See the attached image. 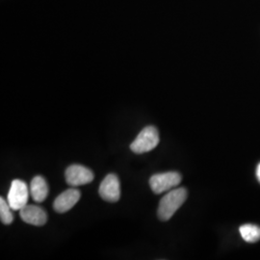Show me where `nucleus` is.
I'll return each mask as SVG.
<instances>
[{"label":"nucleus","instance_id":"f257e3e1","mask_svg":"<svg viewBox=\"0 0 260 260\" xmlns=\"http://www.w3.org/2000/svg\"><path fill=\"white\" fill-rule=\"evenodd\" d=\"M187 190L183 187L174 189L164 196L158 206L157 216L159 220L166 222L169 221L178 208L184 204L187 199Z\"/></svg>","mask_w":260,"mask_h":260},{"label":"nucleus","instance_id":"f03ea898","mask_svg":"<svg viewBox=\"0 0 260 260\" xmlns=\"http://www.w3.org/2000/svg\"><path fill=\"white\" fill-rule=\"evenodd\" d=\"M159 141L157 128L153 125H149L142 130L136 139L132 142L130 149L137 154L149 152L157 147Z\"/></svg>","mask_w":260,"mask_h":260},{"label":"nucleus","instance_id":"7ed1b4c3","mask_svg":"<svg viewBox=\"0 0 260 260\" xmlns=\"http://www.w3.org/2000/svg\"><path fill=\"white\" fill-rule=\"evenodd\" d=\"M181 179V175L177 172L156 174L149 178V185L153 193L161 194L179 185Z\"/></svg>","mask_w":260,"mask_h":260},{"label":"nucleus","instance_id":"20e7f679","mask_svg":"<svg viewBox=\"0 0 260 260\" xmlns=\"http://www.w3.org/2000/svg\"><path fill=\"white\" fill-rule=\"evenodd\" d=\"M28 199H29V189H28L27 184L20 179L13 180L11 183L8 198H7V202L11 206V208L15 211L20 210L25 205H27Z\"/></svg>","mask_w":260,"mask_h":260},{"label":"nucleus","instance_id":"39448f33","mask_svg":"<svg viewBox=\"0 0 260 260\" xmlns=\"http://www.w3.org/2000/svg\"><path fill=\"white\" fill-rule=\"evenodd\" d=\"M65 177L69 185L77 187L91 183L94 176L90 169L74 164L66 170Z\"/></svg>","mask_w":260,"mask_h":260},{"label":"nucleus","instance_id":"423d86ee","mask_svg":"<svg viewBox=\"0 0 260 260\" xmlns=\"http://www.w3.org/2000/svg\"><path fill=\"white\" fill-rule=\"evenodd\" d=\"M99 193L104 201L117 203L121 198V184L118 177L114 174H109L101 183Z\"/></svg>","mask_w":260,"mask_h":260},{"label":"nucleus","instance_id":"0eeeda50","mask_svg":"<svg viewBox=\"0 0 260 260\" xmlns=\"http://www.w3.org/2000/svg\"><path fill=\"white\" fill-rule=\"evenodd\" d=\"M81 193L75 188L66 190L58 196L53 203V208L58 213H65L71 210L80 200Z\"/></svg>","mask_w":260,"mask_h":260},{"label":"nucleus","instance_id":"6e6552de","mask_svg":"<svg viewBox=\"0 0 260 260\" xmlns=\"http://www.w3.org/2000/svg\"><path fill=\"white\" fill-rule=\"evenodd\" d=\"M19 216L23 222L36 226H42L47 221V212L37 205H25L19 210Z\"/></svg>","mask_w":260,"mask_h":260},{"label":"nucleus","instance_id":"1a4fd4ad","mask_svg":"<svg viewBox=\"0 0 260 260\" xmlns=\"http://www.w3.org/2000/svg\"><path fill=\"white\" fill-rule=\"evenodd\" d=\"M30 195L36 203H43L48 195V185L43 177H35L30 184Z\"/></svg>","mask_w":260,"mask_h":260},{"label":"nucleus","instance_id":"9d476101","mask_svg":"<svg viewBox=\"0 0 260 260\" xmlns=\"http://www.w3.org/2000/svg\"><path fill=\"white\" fill-rule=\"evenodd\" d=\"M242 238L248 243H255L260 240V228L255 224H243L239 229Z\"/></svg>","mask_w":260,"mask_h":260},{"label":"nucleus","instance_id":"9b49d317","mask_svg":"<svg viewBox=\"0 0 260 260\" xmlns=\"http://www.w3.org/2000/svg\"><path fill=\"white\" fill-rule=\"evenodd\" d=\"M8 202H6L2 197L0 198V219L4 224H10L14 222V214Z\"/></svg>","mask_w":260,"mask_h":260},{"label":"nucleus","instance_id":"f8f14e48","mask_svg":"<svg viewBox=\"0 0 260 260\" xmlns=\"http://www.w3.org/2000/svg\"><path fill=\"white\" fill-rule=\"evenodd\" d=\"M256 177H257V180L259 181L260 183V163L257 166V169H256Z\"/></svg>","mask_w":260,"mask_h":260}]
</instances>
